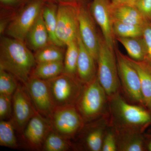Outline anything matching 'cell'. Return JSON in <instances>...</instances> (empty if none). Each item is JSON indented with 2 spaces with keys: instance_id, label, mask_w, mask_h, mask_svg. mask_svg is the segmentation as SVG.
Listing matches in <instances>:
<instances>
[{
  "instance_id": "cell-1",
  "label": "cell",
  "mask_w": 151,
  "mask_h": 151,
  "mask_svg": "<svg viewBox=\"0 0 151 151\" xmlns=\"http://www.w3.org/2000/svg\"><path fill=\"white\" fill-rule=\"evenodd\" d=\"M37 64L24 42L2 37L0 43V69L9 72L25 86Z\"/></svg>"
},
{
  "instance_id": "cell-2",
  "label": "cell",
  "mask_w": 151,
  "mask_h": 151,
  "mask_svg": "<svg viewBox=\"0 0 151 151\" xmlns=\"http://www.w3.org/2000/svg\"><path fill=\"white\" fill-rule=\"evenodd\" d=\"M109 98L112 120L118 129L137 130L151 122L147 111L140 106L127 103L118 93Z\"/></svg>"
},
{
  "instance_id": "cell-3",
  "label": "cell",
  "mask_w": 151,
  "mask_h": 151,
  "mask_svg": "<svg viewBox=\"0 0 151 151\" xmlns=\"http://www.w3.org/2000/svg\"><path fill=\"white\" fill-rule=\"evenodd\" d=\"M47 81L55 108L76 106L84 87L77 78L63 73Z\"/></svg>"
},
{
  "instance_id": "cell-4",
  "label": "cell",
  "mask_w": 151,
  "mask_h": 151,
  "mask_svg": "<svg viewBox=\"0 0 151 151\" xmlns=\"http://www.w3.org/2000/svg\"><path fill=\"white\" fill-rule=\"evenodd\" d=\"M108 97L97 76L85 84L76 104L84 123L90 122L103 113Z\"/></svg>"
},
{
  "instance_id": "cell-5",
  "label": "cell",
  "mask_w": 151,
  "mask_h": 151,
  "mask_svg": "<svg viewBox=\"0 0 151 151\" xmlns=\"http://www.w3.org/2000/svg\"><path fill=\"white\" fill-rule=\"evenodd\" d=\"M113 50L104 39H100L97 77L109 97L118 93L120 86L117 60Z\"/></svg>"
},
{
  "instance_id": "cell-6",
  "label": "cell",
  "mask_w": 151,
  "mask_h": 151,
  "mask_svg": "<svg viewBox=\"0 0 151 151\" xmlns=\"http://www.w3.org/2000/svg\"><path fill=\"white\" fill-rule=\"evenodd\" d=\"M46 1L30 0L9 23L6 33L9 37L24 42L28 32L41 13Z\"/></svg>"
},
{
  "instance_id": "cell-7",
  "label": "cell",
  "mask_w": 151,
  "mask_h": 151,
  "mask_svg": "<svg viewBox=\"0 0 151 151\" xmlns=\"http://www.w3.org/2000/svg\"><path fill=\"white\" fill-rule=\"evenodd\" d=\"M49 118L52 129L67 139L79 132L84 123L75 106L55 108Z\"/></svg>"
},
{
  "instance_id": "cell-8",
  "label": "cell",
  "mask_w": 151,
  "mask_h": 151,
  "mask_svg": "<svg viewBox=\"0 0 151 151\" xmlns=\"http://www.w3.org/2000/svg\"><path fill=\"white\" fill-rule=\"evenodd\" d=\"M80 4H58L56 35L58 39L63 46H66L77 39L78 33V9Z\"/></svg>"
},
{
  "instance_id": "cell-9",
  "label": "cell",
  "mask_w": 151,
  "mask_h": 151,
  "mask_svg": "<svg viewBox=\"0 0 151 151\" xmlns=\"http://www.w3.org/2000/svg\"><path fill=\"white\" fill-rule=\"evenodd\" d=\"M116 54L119 78L124 91L131 100L144 105L140 80L137 72L127 56L119 51H117Z\"/></svg>"
},
{
  "instance_id": "cell-10",
  "label": "cell",
  "mask_w": 151,
  "mask_h": 151,
  "mask_svg": "<svg viewBox=\"0 0 151 151\" xmlns=\"http://www.w3.org/2000/svg\"><path fill=\"white\" fill-rule=\"evenodd\" d=\"M24 86L37 111L49 118L55 108L47 81L31 76Z\"/></svg>"
},
{
  "instance_id": "cell-11",
  "label": "cell",
  "mask_w": 151,
  "mask_h": 151,
  "mask_svg": "<svg viewBox=\"0 0 151 151\" xmlns=\"http://www.w3.org/2000/svg\"><path fill=\"white\" fill-rule=\"evenodd\" d=\"M78 35L87 50L97 61L100 46V39L96 32L92 17L86 8L79 5L78 9Z\"/></svg>"
},
{
  "instance_id": "cell-12",
  "label": "cell",
  "mask_w": 151,
  "mask_h": 151,
  "mask_svg": "<svg viewBox=\"0 0 151 151\" xmlns=\"http://www.w3.org/2000/svg\"><path fill=\"white\" fill-rule=\"evenodd\" d=\"M91 11L94 20L102 30L105 43L110 48L114 50L115 36L113 32L111 2L108 0H93Z\"/></svg>"
},
{
  "instance_id": "cell-13",
  "label": "cell",
  "mask_w": 151,
  "mask_h": 151,
  "mask_svg": "<svg viewBox=\"0 0 151 151\" xmlns=\"http://www.w3.org/2000/svg\"><path fill=\"white\" fill-rule=\"evenodd\" d=\"M14 124L20 130H23L30 119L37 112L28 94L25 87L19 84L12 97Z\"/></svg>"
},
{
  "instance_id": "cell-14",
  "label": "cell",
  "mask_w": 151,
  "mask_h": 151,
  "mask_svg": "<svg viewBox=\"0 0 151 151\" xmlns=\"http://www.w3.org/2000/svg\"><path fill=\"white\" fill-rule=\"evenodd\" d=\"M51 130L49 120H47L40 113L37 112L24 129V138L31 147L40 149Z\"/></svg>"
},
{
  "instance_id": "cell-15",
  "label": "cell",
  "mask_w": 151,
  "mask_h": 151,
  "mask_svg": "<svg viewBox=\"0 0 151 151\" xmlns=\"http://www.w3.org/2000/svg\"><path fill=\"white\" fill-rule=\"evenodd\" d=\"M77 41L79 54L76 75L79 81L85 85L91 82L97 76V70L95 65L96 61L84 46L78 33Z\"/></svg>"
},
{
  "instance_id": "cell-16",
  "label": "cell",
  "mask_w": 151,
  "mask_h": 151,
  "mask_svg": "<svg viewBox=\"0 0 151 151\" xmlns=\"http://www.w3.org/2000/svg\"><path fill=\"white\" fill-rule=\"evenodd\" d=\"M25 41L26 42L28 47L35 52L50 43L42 12L30 29Z\"/></svg>"
},
{
  "instance_id": "cell-17",
  "label": "cell",
  "mask_w": 151,
  "mask_h": 151,
  "mask_svg": "<svg viewBox=\"0 0 151 151\" xmlns=\"http://www.w3.org/2000/svg\"><path fill=\"white\" fill-rule=\"evenodd\" d=\"M127 57L139 74L144 105L151 112V64L146 60L137 61Z\"/></svg>"
},
{
  "instance_id": "cell-18",
  "label": "cell",
  "mask_w": 151,
  "mask_h": 151,
  "mask_svg": "<svg viewBox=\"0 0 151 151\" xmlns=\"http://www.w3.org/2000/svg\"><path fill=\"white\" fill-rule=\"evenodd\" d=\"M117 148L120 151H142L144 150V142L137 130L118 129L117 134Z\"/></svg>"
},
{
  "instance_id": "cell-19",
  "label": "cell",
  "mask_w": 151,
  "mask_h": 151,
  "mask_svg": "<svg viewBox=\"0 0 151 151\" xmlns=\"http://www.w3.org/2000/svg\"><path fill=\"white\" fill-rule=\"evenodd\" d=\"M112 6L113 21L144 26L147 21L134 6L122 5Z\"/></svg>"
},
{
  "instance_id": "cell-20",
  "label": "cell",
  "mask_w": 151,
  "mask_h": 151,
  "mask_svg": "<svg viewBox=\"0 0 151 151\" xmlns=\"http://www.w3.org/2000/svg\"><path fill=\"white\" fill-rule=\"evenodd\" d=\"M58 7L57 4L46 1L42 9V15L48 31L50 43L63 47L64 46L58 39L56 35Z\"/></svg>"
},
{
  "instance_id": "cell-21",
  "label": "cell",
  "mask_w": 151,
  "mask_h": 151,
  "mask_svg": "<svg viewBox=\"0 0 151 151\" xmlns=\"http://www.w3.org/2000/svg\"><path fill=\"white\" fill-rule=\"evenodd\" d=\"M116 38L124 47L132 59L137 61L145 60L147 48L143 36Z\"/></svg>"
},
{
  "instance_id": "cell-22",
  "label": "cell",
  "mask_w": 151,
  "mask_h": 151,
  "mask_svg": "<svg viewBox=\"0 0 151 151\" xmlns=\"http://www.w3.org/2000/svg\"><path fill=\"white\" fill-rule=\"evenodd\" d=\"M64 71L63 61L37 63L31 76L48 80L58 76Z\"/></svg>"
},
{
  "instance_id": "cell-23",
  "label": "cell",
  "mask_w": 151,
  "mask_h": 151,
  "mask_svg": "<svg viewBox=\"0 0 151 151\" xmlns=\"http://www.w3.org/2000/svg\"><path fill=\"white\" fill-rule=\"evenodd\" d=\"M61 47L50 43L38 50L34 55L37 64L42 63L63 61L65 55Z\"/></svg>"
},
{
  "instance_id": "cell-24",
  "label": "cell",
  "mask_w": 151,
  "mask_h": 151,
  "mask_svg": "<svg viewBox=\"0 0 151 151\" xmlns=\"http://www.w3.org/2000/svg\"><path fill=\"white\" fill-rule=\"evenodd\" d=\"M104 125L93 126L89 128L84 137L86 149L89 151H102L104 136Z\"/></svg>"
},
{
  "instance_id": "cell-25",
  "label": "cell",
  "mask_w": 151,
  "mask_h": 151,
  "mask_svg": "<svg viewBox=\"0 0 151 151\" xmlns=\"http://www.w3.org/2000/svg\"><path fill=\"white\" fill-rule=\"evenodd\" d=\"M64 57L63 73L76 76L77 70L79 48L77 39L67 45Z\"/></svg>"
},
{
  "instance_id": "cell-26",
  "label": "cell",
  "mask_w": 151,
  "mask_h": 151,
  "mask_svg": "<svg viewBox=\"0 0 151 151\" xmlns=\"http://www.w3.org/2000/svg\"><path fill=\"white\" fill-rule=\"evenodd\" d=\"M68 139L52 129L47 136L42 146L45 151H65L70 148Z\"/></svg>"
},
{
  "instance_id": "cell-27",
  "label": "cell",
  "mask_w": 151,
  "mask_h": 151,
  "mask_svg": "<svg viewBox=\"0 0 151 151\" xmlns=\"http://www.w3.org/2000/svg\"><path fill=\"white\" fill-rule=\"evenodd\" d=\"M113 28L116 37H137L143 35V26L113 21Z\"/></svg>"
},
{
  "instance_id": "cell-28",
  "label": "cell",
  "mask_w": 151,
  "mask_h": 151,
  "mask_svg": "<svg viewBox=\"0 0 151 151\" xmlns=\"http://www.w3.org/2000/svg\"><path fill=\"white\" fill-rule=\"evenodd\" d=\"M0 145L11 148L15 149L17 147L14 126L12 122L1 120Z\"/></svg>"
},
{
  "instance_id": "cell-29",
  "label": "cell",
  "mask_w": 151,
  "mask_h": 151,
  "mask_svg": "<svg viewBox=\"0 0 151 151\" xmlns=\"http://www.w3.org/2000/svg\"><path fill=\"white\" fill-rule=\"evenodd\" d=\"M16 78L12 73L0 69V94L13 96L19 85Z\"/></svg>"
},
{
  "instance_id": "cell-30",
  "label": "cell",
  "mask_w": 151,
  "mask_h": 151,
  "mask_svg": "<svg viewBox=\"0 0 151 151\" xmlns=\"http://www.w3.org/2000/svg\"><path fill=\"white\" fill-rule=\"evenodd\" d=\"M12 95L0 94V119L5 120L11 116L13 106Z\"/></svg>"
},
{
  "instance_id": "cell-31",
  "label": "cell",
  "mask_w": 151,
  "mask_h": 151,
  "mask_svg": "<svg viewBox=\"0 0 151 151\" xmlns=\"http://www.w3.org/2000/svg\"><path fill=\"white\" fill-rule=\"evenodd\" d=\"M116 150H118V148L116 134L112 132H108L104 136L102 151Z\"/></svg>"
},
{
  "instance_id": "cell-32",
  "label": "cell",
  "mask_w": 151,
  "mask_h": 151,
  "mask_svg": "<svg viewBox=\"0 0 151 151\" xmlns=\"http://www.w3.org/2000/svg\"><path fill=\"white\" fill-rule=\"evenodd\" d=\"M135 6L145 19L151 23V0H138Z\"/></svg>"
},
{
  "instance_id": "cell-33",
  "label": "cell",
  "mask_w": 151,
  "mask_h": 151,
  "mask_svg": "<svg viewBox=\"0 0 151 151\" xmlns=\"http://www.w3.org/2000/svg\"><path fill=\"white\" fill-rule=\"evenodd\" d=\"M142 36L147 48L145 60L151 64V23L147 22L143 26Z\"/></svg>"
},
{
  "instance_id": "cell-34",
  "label": "cell",
  "mask_w": 151,
  "mask_h": 151,
  "mask_svg": "<svg viewBox=\"0 0 151 151\" xmlns=\"http://www.w3.org/2000/svg\"><path fill=\"white\" fill-rule=\"evenodd\" d=\"M30 0H0L1 5L5 9L21 8Z\"/></svg>"
},
{
  "instance_id": "cell-35",
  "label": "cell",
  "mask_w": 151,
  "mask_h": 151,
  "mask_svg": "<svg viewBox=\"0 0 151 151\" xmlns=\"http://www.w3.org/2000/svg\"><path fill=\"white\" fill-rule=\"evenodd\" d=\"M47 1L52 2L58 4H81L82 0H45Z\"/></svg>"
},
{
  "instance_id": "cell-36",
  "label": "cell",
  "mask_w": 151,
  "mask_h": 151,
  "mask_svg": "<svg viewBox=\"0 0 151 151\" xmlns=\"http://www.w3.org/2000/svg\"><path fill=\"white\" fill-rule=\"evenodd\" d=\"M137 1L138 0H123L121 2V3L117 6L125 5L134 6H135V4H136V3L137 2Z\"/></svg>"
},
{
  "instance_id": "cell-37",
  "label": "cell",
  "mask_w": 151,
  "mask_h": 151,
  "mask_svg": "<svg viewBox=\"0 0 151 151\" xmlns=\"http://www.w3.org/2000/svg\"><path fill=\"white\" fill-rule=\"evenodd\" d=\"M123 0H111V4L112 6H115L119 5Z\"/></svg>"
},
{
  "instance_id": "cell-38",
  "label": "cell",
  "mask_w": 151,
  "mask_h": 151,
  "mask_svg": "<svg viewBox=\"0 0 151 151\" xmlns=\"http://www.w3.org/2000/svg\"><path fill=\"white\" fill-rule=\"evenodd\" d=\"M148 149L149 150L151 151V141L150 142V143H149L148 145Z\"/></svg>"
}]
</instances>
